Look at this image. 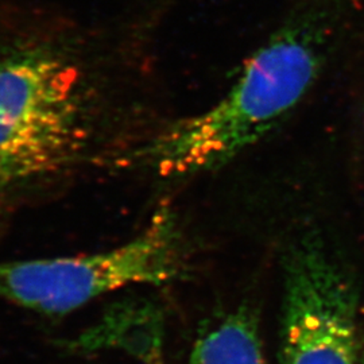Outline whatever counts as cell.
<instances>
[{
    "instance_id": "1",
    "label": "cell",
    "mask_w": 364,
    "mask_h": 364,
    "mask_svg": "<svg viewBox=\"0 0 364 364\" xmlns=\"http://www.w3.org/2000/svg\"><path fill=\"white\" fill-rule=\"evenodd\" d=\"M91 87L72 39L38 11L0 9V240L95 153Z\"/></svg>"
},
{
    "instance_id": "2",
    "label": "cell",
    "mask_w": 364,
    "mask_h": 364,
    "mask_svg": "<svg viewBox=\"0 0 364 364\" xmlns=\"http://www.w3.org/2000/svg\"><path fill=\"white\" fill-rule=\"evenodd\" d=\"M331 0L297 6L248 60L240 77L209 109L171 124L138 156L164 177L218 169L275 129L305 99L336 41Z\"/></svg>"
},
{
    "instance_id": "3",
    "label": "cell",
    "mask_w": 364,
    "mask_h": 364,
    "mask_svg": "<svg viewBox=\"0 0 364 364\" xmlns=\"http://www.w3.org/2000/svg\"><path fill=\"white\" fill-rule=\"evenodd\" d=\"M181 248L176 219L162 208L120 247L0 262V301L41 316H64L122 287L170 282L181 272Z\"/></svg>"
},
{
    "instance_id": "4",
    "label": "cell",
    "mask_w": 364,
    "mask_h": 364,
    "mask_svg": "<svg viewBox=\"0 0 364 364\" xmlns=\"http://www.w3.org/2000/svg\"><path fill=\"white\" fill-rule=\"evenodd\" d=\"M281 320V364H364L351 278L318 240L289 251Z\"/></svg>"
},
{
    "instance_id": "5",
    "label": "cell",
    "mask_w": 364,
    "mask_h": 364,
    "mask_svg": "<svg viewBox=\"0 0 364 364\" xmlns=\"http://www.w3.org/2000/svg\"><path fill=\"white\" fill-rule=\"evenodd\" d=\"M191 364H269L258 324L240 309L223 317L195 341Z\"/></svg>"
}]
</instances>
